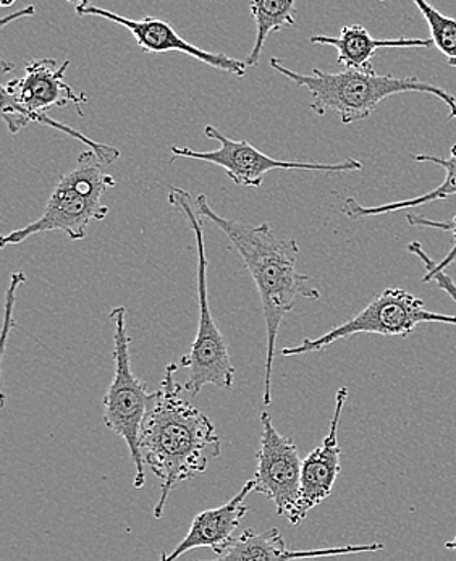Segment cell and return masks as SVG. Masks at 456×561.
<instances>
[{"label":"cell","instance_id":"cell-11","mask_svg":"<svg viewBox=\"0 0 456 561\" xmlns=\"http://www.w3.org/2000/svg\"><path fill=\"white\" fill-rule=\"evenodd\" d=\"M77 13L80 16H98V19L109 20V22L124 26L135 37L139 49L145 50L146 54L161 56L166 53H182L206 64L214 70L227 71V73L235 75V77L247 75L248 66L243 60L233 59V57H228L227 54L209 53V50L201 49L195 44L183 39L170 23L156 19V16L132 20L128 16L111 12V10L91 5V3L90 5L77 7Z\"/></svg>","mask_w":456,"mask_h":561},{"label":"cell","instance_id":"cell-2","mask_svg":"<svg viewBox=\"0 0 456 561\" xmlns=\"http://www.w3.org/2000/svg\"><path fill=\"white\" fill-rule=\"evenodd\" d=\"M195 206L201 217L210 220L217 229L226 233L256 284L265 322L262 401L264 407H269L272 403V366L282 322L288 312L294 311L298 298L319 301L321 294L318 288L309 287V275L296 271L299 244L294 238L278 237L269 224L254 226L219 216L204 195L197 196Z\"/></svg>","mask_w":456,"mask_h":561},{"label":"cell","instance_id":"cell-5","mask_svg":"<svg viewBox=\"0 0 456 561\" xmlns=\"http://www.w3.org/2000/svg\"><path fill=\"white\" fill-rule=\"evenodd\" d=\"M169 203L185 214L197 250V301H200V322L197 333L189 355L183 356L180 366L189 367V379L183 389L192 396H200L206 386L228 390L233 387L235 367L231 364L226 336L217 329L210 312L209 294H207V254L204 244V222L200 213H195L193 198L185 190L169 186Z\"/></svg>","mask_w":456,"mask_h":561},{"label":"cell","instance_id":"cell-6","mask_svg":"<svg viewBox=\"0 0 456 561\" xmlns=\"http://www.w3.org/2000/svg\"><path fill=\"white\" fill-rule=\"evenodd\" d=\"M127 314L125 306H117L111 311V319L114 322V377L102 400V421L109 431L121 435L127 444L136 468L135 488L142 489L146 484V465L139 451V435L152 393H149L146 383L133 374Z\"/></svg>","mask_w":456,"mask_h":561},{"label":"cell","instance_id":"cell-24","mask_svg":"<svg viewBox=\"0 0 456 561\" xmlns=\"http://www.w3.org/2000/svg\"><path fill=\"white\" fill-rule=\"evenodd\" d=\"M445 547H447L448 550H456V534L454 539L451 540V542L445 543Z\"/></svg>","mask_w":456,"mask_h":561},{"label":"cell","instance_id":"cell-18","mask_svg":"<svg viewBox=\"0 0 456 561\" xmlns=\"http://www.w3.org/2000/svg\"><path fill=\"white\" fill-rule=\"evenodd\" d=\"M407 220L411 227H425V229L444 230L454 234V247L448 251L447 256H445L444 260L438 261V263H435L434 260L429 257V254L424 251L423 244L418 243V241H413V243L408 244V251L424 264L425 275L423 282L424 284H429L431 278L434 277L437 272L447 271L451 265L456 264V216L452 217L451 220H434L428 219V217L424 216L408 214Z\"/></svg>","mask_w":456,"mask_h":561},{"label":"cell","instance_id":"cell-17","mask_svg":"<svg viewBox=\"0 0 456 561\" xmlns=\"http://www.w3.org/2000/svg\"><path fill=\"white\" fill-rule=\"evenodd\" d=\"M250 9L256 23V39L244 62L256 67L269 36L285 26L296 25V0H251Z\"/></svg>","mask_w":456,"mask_h":561},{"label":"cell","instance_id":"cell-7","mask_svg":"<svg viewBox=\"0 0 456 561\" xmlns=\"http://www.w3.org/2000/svg\"><path fill=\"white\" fill-rule=\"evenodd\" d=\"M421 324L456 325V316L429 311L423 299L414 297L403 288H386L345 324L330 329L318 339H303L299 345L282 348L281 353L282 356L309 355V353L322 352L333 343L360 333L408 336Z\"/></svg>","mask_w":456,"mask_h":561},{"label":"cell","instance_id":"cell-15","mask_svg":"<svg viewBox=\"0 0 456 561\" xmlns=\"http://www.w3.org/2000/svg\"><path fill=\"white\" fill-rule=\"evenodd\" d=\"M311 44L316 46L335 47L339 59L337 62L345 68L353 70H374V54L379 49H428L434 46L432 39H408V37H397V39H376L371 36L364 26L350 25L340 30L339 36H312Z\"/></svg>","mask_w":456,"mask_h":561},{"label":"cell","instance_id":"cell-16","mask_svg":"<svg viewBox=\"0 0 456 561\" xmlns=\"http://www.w3.org/2000/svg\"><path fill=\"white\" fill-rule=\"evenodd\" d=\"M417 162H428V164H435L445 169L447 176L441 185L435 186L431 192L418 196V198L395 201V203L380 204V206H363L355 198H346L342 204V213L349 219L358 220L364 217L386 216V214L401 213V210L414 209V207L424 206V204L434 203V201H442L456 196V145L452 146L451 156L448 158H441L434 154H417L414 156Z\"/></svg>","mask_w":456,"mask_h":561},{"label":"cell","instance_id":"cell-12","mask_svg":"<svg viewBox=\"0 0 456 561\" xmlns=\"http://www.w3.org/2000/svg\"><path fill=\"white\" fill-rule=\"evenodd\" d=\"M346 398H349V389L342 387L335 396V410H333L332 421H330L329 434L322 444L303 460L301 489H299L294 526H301L303 522L308 518L309 512L332 495L333 485L342 471L339 426Z\"/></svg>","mask_w":456,"mask_h":561},{"label":"cell","instance_id":"cell-19","mask_svg":"<svg viewBox=\"0 0 456 561\" xmlns=\"http://www.w3.org/2000/svg\"><path fill=\"white\" fill-rule=\"evenodd\" d=\"M413 2L423 13L431 32L432 43L444 54L448 66L456 67V19L438 12L428 0H413Z\"/></svg>","mask_w":456,"mask_h":561},{"label":"cell","instance_id":"cell-4","mask_svg":"<svg viewBox=\"0 0 456 561\" xmlns=\"http://www.w3.org/2000/svg\"><path fill=\"white\" fill-rule=\"evenodd\" d=\"M102 165L96 152L91 149L81 152L75 169L57 183L43 216L22 229L3 234L0 247H15L34 234L47 231H64L71 241L84 240L88 226L107 217L104 196L117 185L114 176L105 173Z\"/></svg>","mask_w":456,"mask_h":561},{"label":"cell","instance_id":"cell-3","mask_svg":"<svg viewBox=\"0 0 456 561\" xmlns=\"http://www.w3.org/2000/svg\"><path fill=\"white\" fill-rule=\"evenodd\" d=\"M272 70L294 81L296 87L306 88L311 94V111L319 117L327 112H337L343 125L366 121L380 102L387 98L403 93H423L437 98L448 107V118L456 121V96L417 77L397 78L390 75H377L376 70H346L340 73H327L315 68L311 75L298 73L285 67L281 60L272 57L269 62Z\"/></svg>","mask_w":456,"mask_h":561},{"label":"cell","instance_id":"cell-14","mask_svg":"<svg viewBox=\"0 0 456 561\" xmlns=\"http://www.w3.org/2000/svg\"><path fill=\"white\" fill-rule=\"evenodd\" d=\"M383 543L369 546L332 547V549L290 550L281 530L272 528L264 533L248 529L240 537H233L227 546L216 553L217 560H298L316 559V557L352 556V553L379 552Z\"/></svg>","mask_w":456,"mask_h":561},{"label":"cell","instance_id":"cell-1","mask_svg":"<svg viewBox=\"0 0 456 561\" xmlns=\"http://www.w3.org/2000/svg\"><path fill=\"white\" fill-rule=\"evenodd\" d=\"M176 370V363L166 367L139 435L142 461L162 482L161 499L155 506L156 519L162 518L167 500L176 485L206 472L210 462L223 454L213 421L182 397Z\"/></svg>","mask_w":456,"mask_h":561},{"label":"cell","instance_id":"cell-13","mask_svg":"<svg viewBox=\"0 0 456 561\" xmlns=\"http://www.w3.org/2000/svg\"><path fill=\"white\" fill-rule=\"evenodd\" d=\"M254 492V479L248 481L233 499L219 508L204 510L193 519L192 528L185 539L173 549L172 553H163L162 561L179 560L186 552L196 549H210L219 552L233 539L235 530L240 528L241 519L250 512V506L244 505V499Z\"/></svg>","mask_w":456,"mask_h":561},{"label":"cell","instance_id":"cell-20","mask_svg":"<svg viewBox=\"0 0 456 561\" xmlns=\"http://www.w3.org/2000/svg\"><path fill=\"white\" fill-rule=\"evenodd\" d=\"M25 282V272H15V274H12V277H10V285L5 291V318H3L2 329V363L3 356H5L7 342H9V333L15 328L13 311H15L16 294H19V288L22 287Z\"/></svg>","mask_w":456,"mask_h":561},{"label":"cell","instance_id":"cell-23","mask_svg":"<svg viewBox=\"0 0 456 561\" xmlns=\"http://www.w3.org/2000/svg\"><path fill=\"white\" fill-rule=\"evenodd\" d=\"M68 2L73 3L75 7H83L90 5L93 0H68Z\"/></svg>","mask_w":456,"mask_h":561},{"label":"cell","instance_id":"cell-21","mask_svg":"<svg viewBox=\"0 0 456 561\" xmlns=\"http://www.w3.org/2000/svg\"><path fill=\"white\" fill-rule=\"evenodd\" d=\"M431 282H435L437 287L441 290H444L445 294L448 295L456 302V284L452 280L451 275L447 274V271L437 272L434 277L431 278Z\"/></svg>","mask_w":456,"mask_h":561},{"label":"cell","instance_id":"cell-8","mask_svg":"<svg viewBox=\"0 0 456 561\" xmlns=\"http://www.w3.org/2000/svg\"><path fill=\"white\" fill-rule=\"evenodd\" d=\"M207 139L219 142V148L214 151H195L192 148L172 146L173 159L185 158L195 161L209 162L220 167L227 173L228 179L238 186L244 188H260L264 183V176L272 170H303V172L349 173L363 170V164L356 159H345L339 164H319V162L281 161L264 154L254 148L251 142L237 141L228 138L223 131L213 125L204 128Z\"/></svg>","mask_w":456,"mask_h":561},{"label":"cell","instance_id":"cell-25","mask_svg":"<svg viewBox=\"0 0 456 561\" xmlns=\"http://www.w3.org/2000/svg\"><path fill=\"white\" fill-rule=\"evenodd\" d=\"M16 0H0V3H2L3 7H10V5H13V3H15Z\"/></svg>","mask_w":456,"mask_h":561},{"label":"cell","instance_id":"cell-9","mask_svg":"<svg viewBox=\"0 0 456 561\" xmlns=\"http://www.w3.org/2000/svg\"><path fill=\"white\" fill-rule=\"evenodd\" d=\"M70 62L59 64L56 59L33 60L25 67L22 78L3 84L2 117L12 135L29 127L30 115L46 114L50 108H62L75 104L83 117V105L87 104V94H78L67 83L66 73Z\"/></svg>","mask_w":456,"mask_h":561},{"label":"cell","instance_id":"cell-10","mask_svg":"<svg viewBox=\"0 0 456 561\" xmlns=\"http://www.w3.org/2000/svg\"><path fill=\"white\" fill-rule=\"evenodd\" d=\"M261 442L256 451L254 492L271 500L277 515L294 526L299 489H301L303 460L290 437L275 430L271 414H261Z\"/></svg>","mask_w":456,"mask_h":561},{"label":"cell","instance_id":"cell-22","mask_svg":"<svg viewBox=\"0 0 456 561\" xmlns=\"http://www.w3.org/2000/svg\"><path fill=\"white\" fill-rule=\"evenodd\" d=\"M34 12H36V10H34L33 5H30L29 9H23L22 12L13 13V15L5 16V19L2 20V26L9 25V23L13 22V20H19L20 16L34 15Z\"/></svg>","mask_w":456,"mask_h":561}]
</instances>
